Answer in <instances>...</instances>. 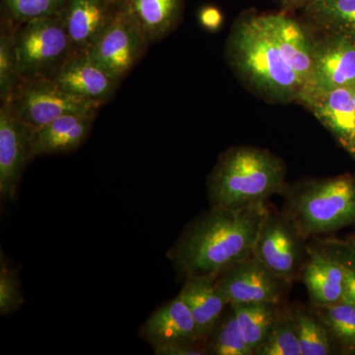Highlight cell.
I'll return each instance as SVG.
<instances>
[{"label":"cell","instance_id":"obj_3","mask_svg":"<svg viewBox=\"0 0 355 355\" xmlns=\"http://www.w3.org/2000/svg\"><path fill=\"white\" fill-rule=\"evenodd\" d=\"M286 168L284 161L266 149L236 146L225 151L209 178L212 207L239 209L266 203L284 193Z\"/></svg>","mask_w":355,"mask_h":355},{"label":"cell","instance_id":"obj_5","mask_svg":"<svg viewBox=\"0 0 355 355\" xmlns=\"http://www.w3.org/2000/svg\"><path fill=\"white\" fill-rule=\"evenodd\" d=\"M14 44L18 80L53 77L71 55V44L60 16L14 27Z\"/></svg>","mask_w":355,"mask_h":355},{"label":"cell","instance_id":"obj_14","mask_svg":"<svg viewBox=\"0 0 355 355\" xmlns=\"http://www.w3.org/2000/svg\"><path fill=\"white\" fill-rule=\"evenodd\" d=\"M258 18L304 89L314 64L316 41L311 38L304 26L286 12L259 14Z\"/></svg>","mask_w":355,"mask_h":355},{"label":"cell","instance_id":"obj_31","mask_svg":"<svg viewBox=\"0 0 355 355\" xmlns=\"http://www.w3.org/2000/svg\"><path fill=\"white\" fill-rule=\"evenodd\" d=\"M282 6L284 10H295V9H301L304 0H277Z\"/></svg>","mask_w":355,"mask_h":355},{"label":"cell","instance_id":"obj_11","mask_svg":"<svg viewBox=\"0 0 355 355\" xmlns=\"http://www.w3.org/2000/svg\"><path fill=\"white\" fill-rule=\"evenodd\" d=\"M31 128L16 120L6 102L0 108V195L2 200H14L28 162Z\"/></svg>","mask_w":355,"mask_h":355},{"label":"cell","instance_id":"obj_21","mask_svg":"<svg viewBox=\"0 0 355 355\" xmlns=\"http://www.w3.org/2000/svg\"><path fill=\"white\" fill-rule=\"evenodd\" d=\"M301 9L317 29L355 36V0H311Z\"/></svg>","mask_w":355,"mask_h":355},{"label":"cell","instance_id":"obj_34","mask_svg":"<svg viewBox=\"0 0 355 355\" xmlns=\"http://www.w3.org/2000/svg\"><path fill=\"white\" fill-rule=\"evenodd\" d=\"M345 242V244L347 245V247H349V249L352 250V251L354 252L355 254V234L349 236V237L347 238Z\"/></svg>","mask_w":355,"mask_h":355},{"label":"cell","instance_id":"obj_15","mask_svg":"<svg viewBox=\"0 0 355 355\" xmlns=\"http://www.w3.org/2000/svg\"><path fill=\"white\" fill-rule=\"evenodd\" d=\"M51 78L60 88L81 99L103 106L120 85L87 53L70 55Z\"/></svg>","mask_w":355,"mask_h":355},{"label":"cell","instance_id":"obj_18","mask_svg":"<svg viewBox=\"0 0 355 355\" xmlns=\"http://www.w3.org/2000/svg\"><path fill=\"white\" fill-rule=\"evenodd\" d=\"M300 103L347 146L355 135V104L349 86L310 96Z\"/></svg>","mask_w":355,"mask_h":355},{"label":"cell","instance_id":"obj_19","mask_svg":"<svg viewBox=\"0 0 355 355\" xmlns=\"http://www.w3.org/2000/svg\"><path fill=\"white\" fill-rule=\"evenodd\" d=\"M190 310L203 340L230 303L217 282V277H195L186 279L179 293Z\"/></svg>","mask_w":355,"mask_h":355},{"label":"cell","instance_id":"obj_7","mask_svg":"<svg viewBox=\"0 0 355 355\" xmlns=\"http://www.w3.org/2000/svg\"><path fill=\"white\" fill-rule=\"evenodd\" d=\"M306 238L286 212L268 207L254 254L287 284L295 282L307 257Z\"/></svg>","mask_w":355,"mask_h":355},{"label":"cell","instance_id":"obj_4","mask_svg":"<svg viewBox=\"0 0 355 355\" xmlns=\"http://www.w3.org/2000/svg\"><path fill=\"white\" fill-rule=\"evenodd\" d=\"M284 210L306 239L355 224V177L308 179L286 184Z\"/></svg>","mask_w":355,"mask_h":355},{"label":"cell","instance_id":"obj_10","mask_svg":"<svg viewBox=\"0 0 355 355\" xmlns=\"http://www.w3.org/2000/svg\"><path fill=\"white\" fill-rule=\"evenodd\" d=\"M355 81V36L327 34L315 44L314 64L299 101Z\"/></svg>","mask_w":355,"mask_h":355},{"label":"cell","instance_id":"obj_28","mask_svg":"<svg viewBox=\"0 0 355 355\" xmlns=\"http://www.w3.org/2000/svg\"><path fill=\"white\" fill-rule=\"evenodd\" d=\"M18 81L17 57L14 44V27L1 21L0 32V98L10 97Z\"/></svg>","mask_w":355,"mask_h":355},{"label":"cell","instance_id":"obj_23","mask_svg":"<svg viewBox=\"0 0 355 355\" xmlns=\"http://www.w3.org/2000/svg\"><path fill=\"white\" fill-rule=\"evenodd\" d=\"M207 354L254 355L243 336L234 308L229 304L205 340Z\"/></svg>","mask_w":355,"mask_h":355},{"label":"cell","instance_id":"obj_36","mask_svg":"<svg viewBox=\"0 0 355 355\" xmlns=\"http://www.w3.org/2000/svg\"><path fill=\"white\" fill-rule=\"evenodd\" d=\"M309 1H311V0H304V1H303V6H302V7H303V6H305V4H307V3H308V2H309ZM302 7H301V8H302Z\"/></svg>","mask_w":355,"mask_h":355},{"label":"cell","instance_id":"obj_6","mask_svg":"<svg viewBox=\"0 0 355 355\" xmlns=\"http://www.w3.org/2000/svg\"><path fill=\"white\" fill-rule=\"evenodd\" d=\"M4 102L14 118L31 130L65 114L98 112L101 107L70 94L51 77L18 80L10 97Z\"/></svg>","mask_w":355,"mask_h":355},{"label":"cell","instance_id":"obj_8","mask_svg":"<svg viewBox=\"0 0 355 355\" xmlns=\"http://www.w3.org/2000/svg\"><path fill=\"white\" fill-rule=\"evenodd\" d=\"M149 44L132 14L118 2L113 21L87 53L121 83L146 55Z\"/></svg>","mask_w":355,"mask_h":355},{"label":"cell","instance_id":"obj_24","mask_svg":"<svg viewBox=\"0 0 355 355\" xmlns=\"http://www.w3.org/2000/svg\"><path fill=\"white\" fill-rule=\"evenodd\" d=\"M231 305L234 308L243 336L254 355L272 330L280 305Z\"/></svg>","mask_w":355,"mask_h":355},{"label":"cell","instance_id":"obj_29","mask_svg":"<svg viewBox=\"0 0 355 355\" xmlns=\"http://www.w3.org/2000/svg\"><path fill=\"white\" fill-rule=\"evenodd\" d=\"M22 291L17 273L9 266L1 254L0 263V314H12L23 304Z\"/></svg>","mask_w":355,"mask_h":355},{"label":"cell","instance_id":"obj_33","mask_svg":"<svg viewBox=\"0 0 355 355\" xmlns=\"http://www.w3.org/2000/svg\"><path fill=\"white\" fill-rule=\"evenodd\" d=\"M345 148H347V151H349V153L355 157V135H354V137L349 140V142L347 144Z\"/></svg>","mask_w":355,"mask_h":355},{"label":"cell","instance_id":"obj_30","mask_svg":"<svg viewBox=\"0 0 355 355\" xmlns=\"http://www.w3.org/2000/svg\"><path fill=\"white\" fill-rule=\"evenodd\" d=\"M321 242L342 263L345 268V282H347L345 299L355 305V254L354 252L347 247L345 241L330 239L324 240V241L321 240Z\"/></svg>","mask_w":355,"mask_h":355},{"label":"cell","instance_id":"obj_13","mask_svg":"<svg viewBox=\"0 0 355 355\" xmlns=\"http://www.w3.org/2000/svg\"><path fill=\"white\" fill-rule=\"evenodd\" d=\"M309 294L312 307H324L340 302L345 297V268L323 243L307 245V257L300 272Z\"/></svg>","mask_w":355,"mask_h":355},{"label":"cell","instance_id":"obj_9","mask_svg":"<svg viewBox=\"0 0 355 355\" xmlns=\"http://www.w3.org/2000/svg\"><path fill=\"white\" fill-rule=\"evenodd\" d=\"M230 304H284L291 284L275 275L254 253L217 277Z\"/></svg>","mask_w":355,"mask_h":355},{"label":"cell","instance_id":"obj_17","mask_svg":"<svg viewBox=\"0 0 355 355\" xmlns=\"http://www.w3.org/2000/svg\"><path fill=\"white\" fill-rule=\"evenodd\" d=\"M98 112L65 114L48 125L31 130V158L76 150L87 139Z\"/></svg>","mask_w":355,"mask_h":355},{"label":"cell","instance_id":"obj_16","mask_svg":"<svg viewBox=\"0 0 355 355\" xmlns=\"http://www.w3.org/2000/svg\"><path fill=\"white\" fill-rule=\"evenodd\" d=\"M140 335L153 345L154 352L183 343H205L188 306L179 295L148 318Z\"/></svg>","mask_w":355,"mask_h":355},{"label":"cell","instance_id":"obj_1","mask_svg":"<svg viewBox=\"0 0 355 355\" xmlns=\"http://www.w3.org/2000/svg\"><path fill=\"white\" fill-rule=\"evenodd\" d=\"M266 203L239 209L212 207L197 217L169 253L173 265L184 279L217 277L254 253Z\"/></svg>","mask_w":355,"mask_h":355},{"label":"cell","instance_id":"obj_35","mask_svg":"<svg viewBox=\"0 0 355 355\" xmlns=\"http://www.w3.org/2000/svg\"><path fill=\"white\" fill-rule=\"evenodd\" d=\"M350 91H352V98H354V101L355 104V81L354 83L352 84V85L349 86Z\"/></svg>","mask_w":355,"mask_h":355},{"label":"cell","instance_id":"obj_26","mask_svg":"<svg viewBox=\"0 0 355 355\" xmlns=\"http://www.w3.org/2000/svg\"><path fill=\"white\" fill-rule=\"evenodd\" d=\"M254 355H301L291 307L279 306L272 330Z\"/></svg>","mask_w":355,"mask_h":355},{"label":"cell","instance_id":"obj_20","mask_svg":"<svg viewBox=\"0 0 355 355\" xmlns=\"http://www.w3.org/2000/svg\"><path fill=\"white\" fill-rule=\"evenodd\" d=\"M132 14L149 44L166 38L179 25L184 0H119Z\"/></svg>","mask_w":355,"mask_h":355},{"label":"cell","instance_id":"obj_12","mask_svg":"<svg viewBox=\"0 0 355 355\" xmlns=\"http://www.w3.org/2000/svg\"><path fill=\"white\" fill-rule=\"evenodd\" d=\"M118 2L67 0L60 18L71 44V55L88 53L113 21Z\"/></svg>","mask_w":355,"mask_h":355},{"label":"cell","instance_id":"obj_25","mask_svg":"<svg viewBox=\"0 0 355 355\" xmlns=\"http://www.w3.org/2000/svg\"><path fill=\"white\" fill-rule=\"evenodd\" d=\"M331 331L340 354H355V305L347 299L324 307H313Z\"/></svg>","mask_w":355,"mask_h":355},{"label":"cell","instance_id":"obj_37","mask_svg":"<svg viewBox=\"0 0 355 355\" xmlns=\"http://www.w3.org/2000/svg\"><path fill=\"white\" fill-rule=\"evenodd\" d=\"M111 1L114 2V3H116V2H118V1H119V0H111Z\"/></svg>","mask_w":355,"mask_h":355},{"label":"cell","instance_id":"obj_27","mask_svg":"<svg viewBox=\"0 0 355 355\" xmlns=\"http://www.w3.org/2000/svg\"><path fill=\"white\" fill-rule=\"evenodd\" d=\"M67 0H1V21L17 27L29 21L58 16Z\"/></svg>","mask_w":355,"mask_h":355},{"label":"cell","instance_id":"obj_2","mask_svg":"<svg viewBox=\"0 0 355 355\" xmlns=\"http://www.w3.org/2000/svg\"><path fill=\"white\" fill-rule=\"evenodd\" d=\"M226 55L231 67L261 97L282 104L299 101L302 83L258 15L249 14L236 21Z\"/></svg>","mask_w":355,"mask_h":355},{"label":"cell","instance_id":"obj_32","mask_svg":"<svg viewBox=\"0 0 355 355\" xmlns=\"http://www.w3.org/2000/svg\"><path fill=\"white\" fill-rule=\"evenodd\" d=\"M217 13L214 9H207L205 12L202 13V18L203 22L207 25H212L214 22H216L217 20Z\"/></svg>","mask_w":355,"mask_h":355},{"label":"cell","instance_id":"obj_22","mask_svg":"<svg viewBox=\"0 0 355 355\" xmlns=\"http://www.w3.org/2000/svg\"><path fill=\"white\" fill-rule=\"evenodd\" d=\"M301 355H329L338 354V345L327 324L310 306H292Z\"/></svg>","mask_w":355,"mask_h":355}]
</instances>
